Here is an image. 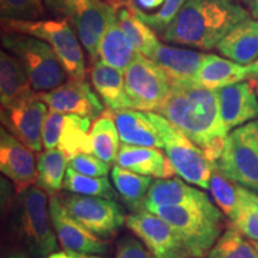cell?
<instances>
[{
    "instance_id": "6da1fadb",
    "label": "cell",
    "mask_w": 258,
    "mask_h": 258,
    "mask_svg": "<svg viewBox=\"0 0 258 258\" xmlns=\"http://www.w3.org/2000/svg\"><path fill=\"white\" fill-rule=\"evenodd\" d=\"M173 127L202 150L211 163L224 152L228 131L224 124L215 90L194 82L170 80V90L156 109Z\"/></svg>"
},
{
    "instance_id": "7a4b0ae2",
    "label": "cell",
    "mask_w": 258,
    "mask_h": 258,
    "mask_svg": "<svg viewBox=\"0 0 258 258\" xmlns=\"http://www.w3.org/2000/svg\"><path fill=\"white\" fill-rule=\"evenodd\" d=\"M247 19L249 12L233 0H188L163 36L171 43L209 50Z\"/></svg>"
},
{
    "instance_id": "3957f363",
    "label": "cell",
    "mask_w": 258,
    "mask_h": 258,
    "mask_svg": "<svg viewBox=\"0 0 258 258\" xmlns=\"http://www.w3.org/2000/svg\"><path fill=\"white\" fill-rule=\"evenodd\" d=\"M6 232L30 258H46L57 249L47 192L31 185L10 202L6 211Z\"/></svg>"
},
{
    "instance_id": "277c9868",
    "label": "cell",
    "mask_w": 258,
    "mask_h": 258,
    "mask_svg": "<svg viewBox=\"0 0 258 258\" xmlns=\"http://www.w3.org/2000/svg\"><path fill=\"white\" fill-rule=\"evenodd\" d=\"M151 213L172 226L191 258L207 256L225 226L224 217L211 200L194 205L164 206Z\"/></svg>"
},
{
    "instance_id": "5b68a950",
    "label": "cell",
    "mask_w": 258,
    "mask_h": 258,
    "mask_svg": "<svg viewBox=\"0 0 258 258\" xmlns=\"http://www.w3.org/2000/svg\"><path fill=\"white\" fill-rule=\"evenodd\" d=\"M5 49L23 64L35 92H47L67 83L69 74L55 51L40 38L5 31L2 34Z\"/></svg>"
},
{
    "instance_id": "8992f818",
    "label": "cell",
    "mask_w": 258,
    "mask_h": 258,
    "mask_svg": "<svg viewBox=\"0 0 258 258\" xmlns=\"http://www.w3.org/2000/svg\"><path fill=\"white\" fill-rule=\"evenodd\" d=\"M4 31L18 32L40 38L53 48L70 78L84 80L86 74L82 43L66 19L8 21L2 19Z\"/></svg>"
},
{
    "instance_id": "52a82bcc",
    "label": "cell",
    "mask_w": 258,
    "mask_h": 258,
    "mask_svg": "<svg viewBox=\"0 0 258 258\" xmlns=\"http://www.w3.org/2000/svg\"><path fill=\"white\" fill-rule=\"evenodd\" d=\"M147 114L159 132L166 157L177 175L194 185L209 189L213 163L206 158L201 148L191 143L165 117L153 111H147Z\"/></svg>"
},
{
    "instance_id": "ba28073f",
    "label": "cell",
    "mask_w": 258,
    "mask_h": 258,
    "mask_svg": "<svg viewBox=\"0 0 258 258\" xmlns=\"http://www.w3.org/2000/svg\"><path fill=\"white\" fill-rule=\"evenodd\" d=\"M215 165L232 182L258 189V120L233 129Z\"/></svg>"
},
{
    "instance_id": "9c48e42d",
    "label": "cell",
    "mask_w": 258,
    "mask_h": 258,
    "mask_svg": "<svg viewBox=\"0 0 258 258\" xmlns=\"http://www.w3.org/2000/svg\"><path fill=\"white\" fill-rule=\"evenodd\" d=\"M124 88L134 110L156 111L170 90V78L153 60L137 54L124 72Z\"/></svg>"
},
{
    "instance_id": "30bf717a",
    "label": "cell",
    "mask_w": 258,
    "mask_h": 258,
    "mask_svg": "<svg viewBox=\"0 0 258 258\" xmlns=\"http://www.w3.org/2000/svg\"><path fill=\"white\" fill-rule=\"evenodd\" d=\"M67 212L102 239H110L125 222L127 217L116 201L67 191L57 194Z\"/></svg>"
},
{
    "instance_id": "8fae6325",
    "label": "cell",
    "mask_w": 258,
    "mask_h": 258,
    "mask_svg": "<svg viewBox=\"0 0 258 258\" xmlns=\"http://www.w3.org/2000/svg\"><path fill=\"white\" fill-rule=\"evenodd\" d=\"M48 106L38 93L2 106V123L6 131L34 152H41L42 132L47 120Z\"/></svg>"
},
{
    "instance_id": "7c38bea8",
    "label": "cell",
    "mask_w": 258,
    "mask_h": 258,
    "mask_svg": "<svg viewBox=\"0 0 258 258\" xmlns=\"http://www.w3.org/2000/svg\"><path fill=\"white\" fill-rule=\"evenodd\" d=\"M88 117L73 114L50 111L44 122L42 143L46 150L57 148L64 153L69 161L83 153H92Z\"/></svg>"
},
{
    "instance_id": "4fadbf2b",
    "label": "cell",
    "mask_w": 258,
    "mask_h": 258,
    "mask_svg": "<svg viewBox=\"0 0 258 258\" xmlns=\"http://www.w3.org/2000/svg\"><path fill=\"white\" fill-rule=\"evenodd\" d=\"M125 225L145 244L154 258H191L189 250L169 222L154 213H132Z\"/></svg>"
},
{
    "instance_id": "5bb4252c",
    "label": "cell",
    "mask_w": 258,
    "mask_h": 258,
    "mask_svg": "<svg viewBox=\"0 0 258 258\" xmlns=\"http://www.w3.org/2000/svg\"><path fill=\"white\" fill-rule=\"evenodd\" d=\"M49 212L56 237L64 250L93 254L109 252L110 246L108 241L92 233L74 219L63 207L57 195L49 198Z\"/></svg>"
},
{
    "instance_id": "9a60e30c",
    "label": "cell",
    "mask_w": 258,
    "mask_h": 258,
    "mask_svg": "<svg viewBox=\"0 0 258 258\" xmlns=\"http://www.w3.org/2000/svg\"><path fill=\"white\" fill-rule=\"evenodd\" d=\"M50 111L73 114L97 120L104 112V103L84 80H71L51 91L38 93Z\"/></svg>"
},
{
    "instance_id": "2e32d148",
    "label": "cell",
    "mask_w": 258,
    "mask_h": 258,
    "mask_svg": "<svg viewBox=\"0 0 258 258\" xmlns=\"http://www.w3.org/2000/svg\"><path fill=\"white\" fill-rule=\"evenodd\" d=\"M34 151L15 138L4 127L0 129V170L21 192L34 185L37 178V163Z\"/></svg>"
},
{
    "instance_id": "e0dca14e",
    "label": "cell",
    "mask_w": 258,
    "mask_h": 258,
    "mask_svg": "<svg viewBox=\"0 0 258 258\" xmlns=\"http://www.w3.org/2000/svg\"><path fill=\"white\" fill-rule=\"evenodd\" d=\"M115 12L114 6L102 0H85L71 15L70 21L76 28L80 43L93 62L99 60V44Z\"/></svg>"
},
{
    "instance_id": "ac0fdd59",
    "label": "cell",
    "mask_w": 258,
    "mask_h": 258,
    "mask_svg": "<svg viewBox=\"0 0 258 258\" xmlns=\"http://www.w3.org/2000/svg\"><path fill=\"white\" fill-rule=\"evenodd\" d=\"M215 92L221 118L228 132L258 117V97L251 83L240 82Z\"/></svg>"
},
{
    "instance_id": "d6986e66",
    "label": "cell",
    "mask_w": 258,
    "mask_h": 258,
    "mask_svg": "<svg viewBox=\"0 0 258 258\" xmlns=\"http://www.w3.org/2000/svg\"><path fill=\"white\" fill-rule=\"evenodd\" d=\"M116 165L143 176L171 178L176 175L169 158L159 148L141 147L123 144L116 158Z\"/></svg>"
},
{
    "instance_id": "ffe728a7",
    "label": "cell",
    "mask_w": 258,
    "mask_h": 258,
    "mask_svg": "<svg viewBox=\"0 0 258 258\" xmlns=\"http://www.w3.org/2000/svg\"><path fill=\"white\" fill-rule=\"evenodd\" d=\"M109 115L114 118L121 141L125 145L141 147L164 148V143L147 111L121 110L110 112Z\"/></svg>"
},
{
    "instance_id": "44dd1931",
    "label": "cell",
    "mask_w": 258,
    "mask_h": 258,
    "mask_svg": "<svg viewBox=\"0 0 258 258\" xmlns=\"http://www.w3.org/2000/svg\"><path fill=\"white\" fill-rule=\"evenodd\" d=\"M207 200V194L188 185L180 178H157L148 190L144 208L153 212L164 206L194 205Z\"/></svg>"
},
{
    "instance_id": "7402d4cb",
    "label": "cell",
    "mask_w": 258,
    "mask_h": 258,
    "mask_svg": "<svg viewBox=\"0 0 258 258\" xmlns=\"http://www.w3.org/2000/svg\"><path fill=\"white\" fill-rule=\"evenodd\" d=\"M91 82L110 112L133 109L124 88V73L98 60L91 69Z\"/></svg>"
},
{
    "instance_id": "603a6c76",
    "label": "cell",
    "mask_w": 258,
    "mask_h": 258,
    "mask_svg": "<svg viewBox=\"0 0 258 258\" xmlns=\"http://www.w3.org/2000/svg\"><path fill=\"white\" fill-rule=\"evenodd\" d=\"M206 54L200 51L158 44L151 60L165 72L170 80L192 82Z\"/></svg>"
},
{
    "instance_id": "cb8c5ba5",
    "label": "cell",
    "mask_w": 258,
    "mask_h": 258,
    "mask_svg": "<svg viewBox=\"0 0 258 258\" xmlns=\"http://www.w3.org/2000/svg\"><path fill=\"white\" fill-rule=\"evenodd\" d=\"M246 78H249V66H243L215 54H206L192 82L203 88L218 90Z\"/></svg>"
},
{
    "instance_id": "d4e9b609",
    "label": "cell",
    "mask_w": 258,
    "mask_h": 258,
    "mask_svg": "<svg viewBox=\"0 0 258 258\" xmlns=\"http://www.w3.org/2000/svg\"><path fill=\"white\" fill-rule=\"evenodd\" d=\"M222 55L250 66L258 60V21L247 19L232 29L217 46Z\"/></svg>"
},
{
    "instance_id": "484cf974",
    "label": "cell",
    "mask_w": 258,
    "mask_h": 258,
    "mask_svg": "<svg viewBox=\"0 0 258 258\" xmlns=\"http://www.w3.org/2000/svg\"><path fill=\"white\" fill-rule=\"evenodd\" d=\"M35 91L23 64L11 53H0V102L2 106L9 105L30 96Z\"/></svg>"
},
{
    "instance_id": "4316f807",
    "label": "cell",
    "mask_w": 258,
    "mask_h": 258,
    "mask_svg": "<svg viewBox=\"0 0 258 258\" xmlns=\"http://www.w3.org/2000/svg\"><path fill=\"white\" fill-rule=\"evenodd\" d=\"M137 54L118 24L115 12L99 44V60L124 73Z\"/></svg>"
},
{
    "instance_id": "83f0119b",
    "label": "cell",
    "mask_w": 258,
    "mask_h": 258,
    "mask_svg": "<svg viewBox=\"0 0 258 258\" xmlns=\"http://www.w3.org/2000/svg\"><path fill=\"white\" fill-rule=\"evenodd\" d=\"M188 0H128L125 8L153 30L164 32Z\"/></svg>"
},
{
    "instance_id": "f1b7e54d",
    "label": "cell",
    "mask_w": 258,
    "mask_h": 258,
    "mask_svg": "<svg viewBox=\"0 0 258 258\" xmlns=\"http://www.w3.org/2000/svg\"><path fill=\"white\" fill-rule=\"evenodd\" d=\"M111 179L116 191L132 212L144 211L147 192L152 185V177L143 176L115 165L111 170Z\"/></svg>"
},
{
    "instance_id": "f546056e",
    "label": "cell",
    "mask_w": 258,
    "mask_h": 258,
    "mask_svg": "<svg viewBox=\"0 0 258 258\" xmlns=\"http://www.w3.org/2000/svg\"><path fill=\"white\" fill-rule=\"evenodd\" d=\"M69 159L57 148L46 150L37 158L36 184L48 195H57L63 188Z\"/></svg>"
},
{
    "instance_id": "4dcf8cb0",
    "label": "cell",
    "mask_w": 258,
    "mask_h": 258,
    "mask_svg": "<svg viewBox=\"0 0 258 258\" xmlns=\"http://www.w3.org/2000/svg\"><path fill=\"white\" fill-rule=\"evenodd\" d=\"M115 10L118 24L135 51L151 59L157 46L159 44V41L157 40L152 29L125 6H121Z\"/></svg>"
},
{
    "instance_id": "1f68e13d",
    "label": "cell",
    "mask_w": 258,
    "mask_h": 258,
    "mask_svg": "<svg viewBox=\"0 0 258 258\" xmlns=\"http://www.w3.org/2000/svg\"><path fill=\"white\" fill-rule=\"evenodd\" d=\"M92 153L108 164L116 163L120 152V134L114 118L110 115H103L92 123L91 132Z\"/></svg>"
},
{
    "instance_id": "d6a6232c",
    "label": "cell",
    "mask_w": 258,
    "mask_h": 258,
    "mask_svg": "<svg viewBox=\"0 0 258 258\" xmlns=\"http://www.w3.org/2000/svg\"><path fill=\"white\" fill-rule=\"evenodd\" d=\"M231 224L250 240L258 241V196L244 185L238 184V206Z\"/></svg>"
},
{
    "instance_id": "836d02e7",
    "label": "cell",
    "mask_w": 258,
    "mask_h": 258,
    "mask_svg": "<svg viewBox=\"0 0 258 258\" xmlns=\"http://www.w3.org/2000/svg\"><path fill=\"white\" fill-rule=\"evenodd\" d=\"M63 189L72 194L84 196H93L116 201L118 194L110 184L106 177H90L82 175L69 167L63 180Z\"/></svg>"
},
{
    "instance_id": "e575fe53",
    "label": "cell",
    "mask_w": 258,
    "mask_h": 258,
    "mask_svg": "<svg viewBox=\"0 0 258 258\" xmlns=\"http://www.w3.org/2000/svg\"><path fill=\"white\" fill-rule=\"evenodd\" d=\"M208 258H258V252L251 240L244 239L243 234L231 226L209 251Z\"/></svg>"
},
{
    "instance_id": "d590c367",
    "label": "cell",
    "mask_w": 258,
    "mask_h": 258,
    "mask_svg": "<svg viewBox=\"0 0 258 258\" xmlns=\"http://www.w3.org/2000/svg\"><path fill=\"white\" fill-rule=\"evenodd\" d=\"M209 189H211L218 207L231 220L238 206V183L228 179L214 163L211 182H209Z\"/></svg>"
},
{
    "instance_id": "8d00e7d4",
    "label": "cell",
    "mask_w": 258,
    "mask_h": 258,
    "mask_svg": "<svg viewBox=\"0 0 258 258\" xmlns=\"http://www.w3.org/2000/svg\"><path fill=\"white\" fill-rule=\"evenodd\" d=\"M2 19L38 21L44 15V0H0Z\"/></svg>"
},
{
    "instance_id": "74e56055",
    "label": "cell",
    "mask_w": 258,
    "mask_h": 258,
    "mask_svg": "<svg viewBox=\"0 0 258 258\" xmlns=\"http://www.w3.org/2000/svg\"><path fill=\"white\" fill-rule=\"evenodd\" d=\"M69 167L90 177H106L110 171L108 163L92 156L91 153H83L74 157L69 161Z\"/></svg>"
},
{
    "instance_id": "f35d334b",
    "label": "cell",
    "mask_w": 258,
    "mask_h": 258,
    "mask_svg": "<svg viewBox=\"0 0 258 258\" xmlns=\"http://www.w3.org/2000/svg\"><path fill=\"white\" fill-rule=\"evenodd\" d=\"M115 258H154L140 241L133 237H124L118 241Z\"/></svg>"
},
{
    "instance_id": "ab89813d",
    "label": "cell",
    "mask_w": 258,
    "mask_h": 258,
    "mask_svg": "<svg viewBox=\"0 0 258 258\" xmlns=\"http://www.w3.org/2000/svg\"><path fill=\"white\" fill-rule=\"evenodd\" d=\"M46 4L49 6L50 10H54L57 14L63 15L64 17L70 18L74 10L78 8L79 4L85 0H44Z\"/></svg>"
},
{
    "instance_id": "60d3db41",
    "label": "cell",
    "mask_w": 258,
    "mask_h": 258,
    "mask_svg": "<svg viewBox=\"0 0 258 258\" xmlns=\"http://www.w3.org/2000/svg\"><path fill=\"white\" fill-rule=\"evenodd\" d=\"M67 253L70 254L71 258H104L101 254H93V253H82V252H76V251H67Z\"/></svg>"
},
{
    "instance_id": "b9f144b4",
    "label": "cell",
    "mask_w": 258,
    "mask_h": 258,
    "mask_svg": "<svg viewBox=\"0 0 258 258\" xmlns=\"http://www.w3.org/2000/svg\"><path fill=\"white\" fill-rule=\"evenodd\" d=\"M249 77L258 83V60L249 66Z\"/></svg>"
},
{
    "instance_id": "7bdbcfd3",
    "label": "cell",
    "mask_w": 258,
    "mask_h": 258,
    "mask_svg": "<svg viewBox=\"0 0 258 258\" xmlns=\"http://www.w3.org/2000/svg\"><path fill=\"white\" fill-rule=\"evenodd\" d=\"M249 4L251 9V14H252L253 18L258 21V0H251Z\"/></svg>"
},
{
    "instance_id": "ee69618b",
    "label": "cell",
    "mask_w": 258,
    "mask_h": 258,
    "mask_svg": "<svg viewBox=\"0 0 258 258\" xmlns=\"http://www.w3.org/2000/svg\"><path fill=\"white\" fill-rule=\"evenodd\" d=\"M46 258H71V257L66 251V252H54V253L49 254V256L46 257Z\"/></svg>"
},
{
    "instance_id": "f6af8a7d",
    "label": "cell",
    "mask_w": 258,
    "mask_h": 258,
    "mask_svg": "<svg viewBox=\"0 0 258 258\" xmlns=\"http://www.w3.org/2000/svg\"><path fill=\"white\" fill-rule=\"evenodd\" d=\"M112 3V6H114L115 9L117 8H121V6H125V4L128 3V0H111Z\"/></svg>"
},
{
    "instance_id": "bcb514c9",
    "label": "cell",
    "mask_w": 258,
    "mask_h": 258,
    "mask_svg": "<svg viewBox=\"0 0 258 258\" xmlns=\"http://www.w3.org/2000/svg\"><path fill=\"white\" fill-rule=\"evenodd\" d=\"M4 258H29L27 254L24 253H19V252H16V253H11L9 254V256H6Z\"/></svg>"
},
{
    "instance_id": "7dc6e473",
    "label": "cell",
    "mask_w": 258,
    "mask_h": 258,
    "mask_svg": "<svg viewBox=\"0 0 258 258\" xmlns=\"http://www.w3.org/2000/svg\"><path fill=\"white\" fill-rule=\"evenodd\" d=\"M251 243H252V245L254 246V249H256V251L258 252V241H254V240H251Z\"/></svg>"
},
{
    "instance_id": "c3c4849f",
    "label": "cell",
    "mask_w": 258,
    "mask_h": 258,
    "mask_svg": "<svg viewBox=\"0 0 258 258\" xmlns=\"http://www.w3.org/2000/svg\"><path fill=\"white\" fill-rule=\"evenodd\" d=\"M244 2H246V3H250V2H251V0H244Z\"/></svg>"
}]
</instances>
